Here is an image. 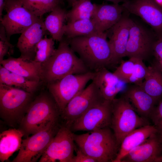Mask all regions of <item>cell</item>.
Wrapping results in <instances>:
<instances>
[{
    "mask_svg": "<svg viewBox=\"0 0 162 162\" xmlns=\"http://www.w3.org/2000/svg\"><path fill=\"white\" fill-rule=\"evenodd\" d=\"M68 40L72 49L90 71L113 66L111 50L105 32Z\"/></svg>",
    "mask_w": 162,
    "mask_h": 162,
    "instance_id": "1",
    "label": "cell"
},
{
    "mask_svg": "<svg viewBox=\"0 0 162 162\" xmlns=\"http://www.w3.org/2000/svg\"><path fill=\"white\" fill-rule=\"evenodd\" d=\"M90 71L70 47L68 40L63 38L52 56L41 64L42 81L46 85L71 74Z\"/></svg>",
    "mask_w": 162,
    "mask_h": 162,
    "instance_id": "2",
    "label": "cell"
},
{
    "mask_svg": "<svg viewBox=\"0 0 162 162\" xmlns=\"http://www.w3.org/2000/svg\"><path fill=\"white\" fill-rule=\"evenodd\" d=\"M60 112L48 90L34 98L20 125L26 137L58 122Z\"/></svg>",
    "mask_w": 162,
    "mask_h": 162,
    "instance_id": "3",
    "label": "cell"
},
{
    "mask_svg": "<svg viewBox=\"0 0 162 162\" xmlns=\"http://www.w3.org/2000/svg\"><path fill=\"white\" fill-rule=\"evenodd\" d=\"M73 138L78 148L97 162H112L119 147L110 127L80 134L73 133Z\"/></svg>",
    "mask_w": 162,
    "mask_h": 162,
    "instance_id": "4",
    "label": "cell"
},
{
    "mask_svg": "<svg viewBox=\"0 0 162 162\" xmlns=\"http://www.w3.org/2000/svg\"><path fill=\"white\" fill-rule=\"evenodd\" d=\"M34 94L15 87L0 84V116L8 125H20Z\"/></svg>",
    "mask_w": 162,
    "mask_h": 162,
    "instance_id": "5",
    "label": "cell"
},
{
    "mask_svg": "<svg viewBox=\"0 0 162 162\" xmlns=\"http://www.w3.org/2000/svg\"><path fill=\"white\" fill-rule=\"evenodd\" d=\"M112 107L110 128L119 146L124 138L129 133L150 124L148 119L138 115L124 94L112 101Z\"/></svg>",
    "mask_w": 162,
    "mask_h": 162,
    "instance_id": "6",
    "label": "cell"
},
{
    "mask_svg": "<svg viewBox=\"0 0 162 162\" xmlns=\"http://www.w3.org/2000/svg\"><path fill=\"white\" fill-rule=\"evenodd\" d=\"M94 72L71 74L46 85L47 90L61 112L69 102L82 91L92 80Z\"/></svg>",
    "mask_w": 162,
    "mask_h": 162,
    "instance_id": "7",
    "label": "cell"
},
{
    "mask_svg": "<svg viewBox=\"0 0 162 162\" xmlns=\"http://www.w3.org/2000/svg\"><path fill=\"white\" fill-rule=\"evenodd\" d=\"M158 39L151 28L132 19L126 56L146 60L153 56L154 45Z\"/></svg>",
    "mask_w": 162,
    "mask_h": 162,
    "instance_id": "8",
    "label": "cell"
},
{
    "mask_svg": "<svg viewBox=\"0 0 162 162\" xmlns=\"http://www.w3.org/2000/svg\"><path fill=\"white\" fill-rule=\"evenodd\" d=\"M60 126L58 122L22 140L13 162H35L40 158Z\"/></svg>",
    "mask_w": 162,
    "mask_h": 162,
    "instance_id": "9",
    "label": "cell"
},
{
    "mask_svg": "<svg viewBox=\"0 0 162 162\" xmlns=\"http://www.w3.org/2000/svg\"><path fill=\"white\" fill-rule=\"evenodd\" d=\"M6 13L0 19L8 38L12 35L21 34L40 18L30 12L20 0H6Z\"/></svg>",
    "mask_w": 162,
    "mask_h": 162,
    "instance_id": "10",
    "label": "cell"
},
{
    "mask_svg": "<svg viewBox=\"0 0 162 162\" xmlns=\"http://www.w3.org/2000/svg\"><path fill=\"white\" fill-rule=\"evenodd\" d=\"M104 100L92 81L69 102L61 112L64 124L70 128L75 121L85 112Z\"/></svg>",
    "mask_w": 162,
    "mask_h": 162,
    "instance_id": "11",
    "label": "cell"
},
{
    "mask_svg": "<svg viewBox=\"0 0 162 162\" xmlns=\"http://www.w3.org/2000/svg\"><path fill=\"white\" fill-rule=\"evenodd\" d=\"M75 143L70 128L64 124L60 126L38 162H71Z\"/></svg>",
    "mask_w": 162,
    "mask_h": 162,
    "instance_id": "12",
    "label": "cell"
},
{
    "mask_svg": "<svg viewBox=\"0 0 162 162\" xmlns=\"http://www.w3.org/2000/svg\"><path fill=\"white\" fill-rule=\"evenodd\" d=\"M112 101L104 100L88 110L74 122L70 128L71 131H91L110 127Z\"/></svg>",
    "mask_w": 162,
    "mask_h": 162,
    "instance_id": "13",
    "label": "cell"
},
{
    "mask_svg": "<svg viewBox=\"0 0 162 162\" xmlns=\"http://www.w3.org/2000/svg\"><path fill=\"white\" fill-rule=\"evenodd\" d=\"M122 5L129 13L139 16L147 24L158 38L162 37V7L154 0H129Z\"/></svg>",
    "mask_w": 162,
    "mask_h": 162,
    "instance_id": "14",
    "label": "cell"
},
{
    "mask_svg": "<svg viewBox=\"0 0 162 162\" xmlns=\"http://www.w3.org/2000/svg\"><path fill=\"white\" fill-rule=\"evenodd\" d=\"M124 10L119 20L106 32L111 48L113 66L126 56L127 44L132 19Z\"/></svg>",
    "mask_w": 162,
    "mask_h": 162,
    "instance_id": "15",
    "label": "cell"
},
{
    "mask_svg": "<svg viewBox=\"0 0 162 162\" xmlns=\"http://www.w3.org/2000/svg\"><path fill=\"white\" fill-rule=\"evenodd\" d=\"M46 31L44 20L41 17L21 34L16 45L20 53V57L34 60L37 45L45 36Z\"/></svg>",
    "mask_w": 162,
    "mask_h": 162,
    "instance_id": "16",
    "label": "cell"
},
{
    "mask_svg": "<svg viewBox=\"0 0 162 162\" xmlns=\"http://www.w3.org/2000/svg\"><path fill=\"white\" fill-rule=\"evenodd\" d=\"M162 152V139L155 133L126 154L121 162H155Z\"/></svg>",
    "mask_w": 162,
    "mask_h": 162,
    "instance_id": "17",
    "label": "cell"
},
{
    "mask_svg": "<svg viewBox=\"0 0 162 162\" xmlns=\"http://www.w3.org/2000/svg\"><path fill=\"white\" fill-rule=\"evenodd\" d=\"M94 72L92 81L105 99L112 100L124 88L126 83L119 79L107 68H101Z\"/></svg>",
    "mask_w": 162,
    "mask_h": 162,
    "instance_id": "18",
    "label": "cell"
},
{
    "mask_svg": "<svg viewBox=\"0 0 162 162\" xmlns=\"http://www.w3.org/2000/svg\"><path fill=\"white\" fill-rule=\"evenodd\" d=\"M95 8L91 18L100 33L105 32L121 19L124 11L122 4L113 3L95 4Z\"/></svg>",
    "mask_w": 162,
    "mask_h": 162,
    "instance_id": "19",
    "label": "cell"
},
{
    "mask_svg": "<svg viewBox=\"0 0 162 162\" xmlns=\"http://www.w3.org/2000/svg\"><path fill=\"white\" fill-rule=\"evenodd\" d=\"M0 64L10 72L29 80L42 82L41 64L34 60L25 59L20 56L17 58L10 56L4 59Z\"/></svg>",
    "mask_w": 162,
    "mask_h": 162,
    "instance_id": "20",
    "label": "cell"
},
{
    "mask_svg": "<svg viewBox=\"0 0 162 162\" xmlns=\"http://www.w3.org/2000/svg\"><path fill=\"white\" fill-rule=\"evenodd\" d=\"M124 95L128 98L137 113L148 119L150 118L157 102L139 86H129Z\"/></svg>",
    "mask_w": 162,
    "mask_h": 162,
    "instance_id": "21",
    "label": "cell"
},
{
    "mask_svg": "<svg viewBox=\"0 0 162 162\" xmlns=\"http://www.w3.org/2000/svg\"><path fill=\"white\" fill-rule=\"evenodd\" d=\"M158 132L156 126L149 124L129 133L122 140L116 156L112 162H121L123 158L130 151Z\"/></svg>",
    "mask_w": 162,
    "mask_h": 162,
    "instance_id": "22",
    "label": "cell"
},
{
    "mask_svg": "<svg viewBox=\"0 0 162 162\" xmlns=\"http://www.w3.org/2000/svg\"><path fill=\"white\" fill-rule=\"evenodd\" d=\"M24 134L19 129L11 128L0 134V160L3 162L20 148Z\"/></svg>",
    "mask_w": 162,
    "mask_h": 162,
    "instance_id": "23",
    "label": "cell"
},
{
    "mask_svg": "<svg viewBox=\"0 0 162 162\" xmlns=\"http://www.w3.org/2000/svg\"><path fill=\"white\" fill-rule=\"evenodd\" d=\"M148 68V74L139 86L158 103L162 98V70L154 61Z\"/></svg>",
    "mask_w": 162,
    "mask_h": 162,
    "instance_id": "24",
    "label": "cell"
},
{
    "mask_svg": "<svg viewBox=\"0 0 162 162\" xmlns=\"http://www.w3.org/2000/svg\"><path fill=\"white\" fill-rule=\"evenodd\" d=\"M50 12L44 20V26L53 40L59 42L64 35V22L67 12L59 5Z\"/></svg>",
    "mask_w": 162,
    "mask_h": 162,
    "instance_id": "25",
    "label": "cell"
},
{
    "mask_svg": "<svg viewBox=\"0 0 162 162\" xmlns=\"http://www.w3.org/2000/svg\"><path fill=\"white\" fill-rule=\"evenodd\" d=\"M42 83L29 80L24 76L10 72L0 65V84L15 87L34 94Z\"/></svg>",
    "mask_w": 162,
    "mask_h": 162,
    "instance_id": "26",
    "label": "cell"
},
{
    "mask_svg": "<svg viewBox=\"0 0 162 162\" xmlns=\"http://www.w3.org/2000/svg\"><path fill=\"white\" fill-rule=\"evenodd\" d=\"M64 30V35L68 40L78 37L101 33L98 32L91 19L68 22L65 25Z\"/></svg>",
    "mask_w": 162,
    "mask_h": 162,
    "instance_id": "27",
    "label": "cell"
},
{
    "mask_svg": "<svg viewBox=\"0 0 162 162\" xmlns=\"http://www.w3.org/2000/svg\"><path fill=\"white\" fill-rule=\"evenodd\" d=\"M71 9L67 14L68 22L78 20L91 19L95 8V4H93L91 0H80L73 3Z\"/></svg>",
    "mask_w": 162,
    "mask_h": 162,
    "instance_id": "28",
    "label": "cell"
},
{
    "mask_svg": "<svg viewBox=\"0 0 162 162\" xmlns=\"http://www.w3.org/2000/svg\"><path fill=\"white\" fill-rule=\"evenodd\" d=\"M23 5L35 16L42 17L59 5L58 0H20Z\"/></svg>",
    "mask_w": 162,
    "mask_h": 162,
    "instance_id": "29",
    "label": "cell"
},
{
    "mask_svg": "<svg viewBox=\"0 0 162 162\" xmlns=\"http://www.w3.org/2000/svg\"><path fill=\"white\" fill-rule=\"evenodd\" d=\"M54 41L52 38L45 35L37 45L34 60L41 64L46 61L55 51Z\"/></svg>",
    "mask_w": 162,
    "mask_h": 162,
    "instance_id": "30",
    "label": "cell"
},
{
    "mask_svg": "<svg viewBox=\"0 0 162 162\" xmlns=\"http://www.w3.org/2000/svg\"><path fill=\"white\" fill-rule=\"evenodd\" d=\"M148 72V67L145 65L143 60L135 58L133 72L129 78L127 83H133L140 86L147 76Z\"/></svg>",
    "mask_w": 162,
    "mask_h": 162,
    "instance_id": "31",
    "label": "cell"
},
{
    "mask_svg": "<svg viewBox=\"0 0 162 162\" xmlns=\"http://www.w3.org/2000/svg\"><path fill=\"white\" fill-rule=\"evenodd\" d=\"M135 58H129L128 60H122L120 65L113 72L114 74L121 81L127 83L130 77L132 74L134 68Z\"/></svg>",
    "mask_w": 162,
    "mask_h": 162,
    "instance_id": "32",
    "label": "cell"
},
{
    "mask_svg": "<svg viewBox=\"0 0 162 162\" xmlns=\"http://www.w3.org/2000/svg\"><path fill=\"white\" fill-rule=\"evenodd\" d=\"M14 46L10 43L8 38L5 29L1 24L0 26V62L5 56H10L14 52Z\"/></svg>",
    "mask_w": 162,
    "mask_h": 162,
    "instance_id": "33",
    "label": "cell"
},
{
    "mask_svg": "<svg viewBox=\"0 0 162 162\" xmlns=\"http://www.w3.org/2000/svg\"><path fill=\"white\" fill-rule=\"evenodd\" d=\"M150 118L156 127L162 124V98L155 107Z\"/></svg>",
    "mask_w": 162,
    "mask_h": 162,
    "instance_id": "34",
    "label": "cell"
},
{
    "mask_svg": "<svg viewBox=\"0 0 162 162\" xmlns=\"http://www.w3.org/2000/svg\"><path fill=\"white\" fill-rule=\"evenodd\" d=\"M153 56L154 61L162 70V37L158 38L154 45Z\"/></svg>",
    "mask_w": 162,
    "mask_h": 162,
    "instance_id": "35",
    "label": "cell"
},
{
    "mask_svg": "<svg viewBox=\"0 0 162 162\" xmlns=\"http://www.w3.org/2000/svg\"><path fill=\"white\" fill-rule=\"evenodd\" d=\"M75 151L76 155H74L71 162H97L96 160L84 153L76 146Z\"/></svg>",
    "mask_w": 162,
    "mask_h": 162,
    "instance_id": "36",
    "label": "cell"
},
{
    "mask_svg": "<svg viewBox=\"0 0 162 162\" xmlns=\"http://www.w3.org/2000/svg\"><path fill=\"white\" fill-rule=\"evenodd\" d=\"M6 0H0V19L2 17V12L5 9Z\"/></svg>",
    "mask_w": 162,
    "mask_h": 162,
    "instance_id": "37",
    "label": "cell"
},
{
    "mask_svg": "<svg viewBox=\"0 0 162 162\" xmlns=\"http://www.w3.org/2000/svg\"><path fill=\"white\" fill-rule=\"evenodd\" d=\"M107 1L111 2L114 4H119L121 2L124 3L129 0H105Z\"/></svg>",
    "mask_w": 162,
    "mask_h": 162,
    "instance_id": "38",
    "label": "cell"
},
{
    "mask_svg": "<svg viewBox=\"0 0 162 162\" xmlns=\"http://www.w3.org/2000/svg\"><path fill=\"white\" fill-rule=\"evenodd\" d=\"M157 128L158 130V133L162 139V124Z\"/></svg>",
    "mask_w": 162,
    "mask_h": 162,
    "instance_id": "39",
    "label": "cell"
},
{
    "mask_svg": "<svg viewBox=\"0 0 162 162\" xmlns=\"http://www.w3.org/2000/svg\"><path fill=\"white\" fill-rule=\"evenodd\" d=\"M155 162H162V155L158 158L155 160Z\"/></svg>",
    "mask_w": 162,
    "mask_h": 162,
    "instance_id": "40",
    "label": "cell"
},
{
    "mask_svg": "<svg viewBox=\"0 0 162 162\" xmlns=\"http://www.w3.org/2000/svg\"><path fill=\"white\" fill-rule=\"evenodd\" d=\"M159 6L162 7V0H154Z\"/></svg>",
    "mask_w": 162,
    "mask_h": 162,
    "instance_id": "41",
    "label": "cell"
},
{
    "mask_svg": "<svg viewBox=\"0 0 162 162\" xmlns=\"http://www.w3.org/2000/svg\"><path fill=\"white\" fill-rule=\"evenodd\" d=\"M80 0H67L68 3L70 5H71V4L74 2Z\"/></svg>",
    "mask_w": 162,
    "mask_h": 162,
    "instance_id": "42",
    "label": "cell"
},
{
    "mask_svg": "<svg viewBox=\"0 0 162 162\" xmlns=\"http://www.w3.org/2000/svg\"><path fill=\"white\" fill-rule=\"evenodd\" d=\"M59 2L61 3L63 1V0H58Z\"/></svg>",
    "mask_w": 162,
    "mask_h": 162,
    "instance_id": "43",
    "label": "cell"
}]
</instances>
